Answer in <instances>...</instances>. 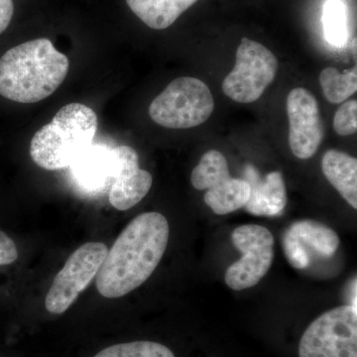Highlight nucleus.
<instances>
[{"label": "nucleus", "mask_w": 357, "mask_h": 357, "mask_svg": "<svg viewBox=\"0 0 357 357\" xmlns=\"http://www.w3.org/2000/svg\"><path fill=\"white\" fill-rule=\"evenodd\" d=\"M109 248L102 243H88L79 246L68 258L56 275L45 300L47 311L62 314L96 278Z\"/></svg>", "instance_id": "obj_7"}, {"label": "nucleus", "mask_w": 357, "mask_h": 357, "mask_svg": "<svg viewBox=\"0 0 357 357\" xmlns=\"http://www.w3.org/2000/svg\"><path fill=\"white\" fill-rule=\"evenodd\" d=\"M323 27L326 40L333 46H345L349 38L347 9L342 0H326L323 10Z\"/></svg>", "instance_id": "obj_19"}, {"label": "nucleus", "mask_w": 357, "mask_h": 357, "mask_svg": "<svg viewBox=\"0 0 357 357\" xmlns=\"http://www.w3.org/2000/svg\"><path fill=\"white\" fill-rule=\"evenodd\" d=\"M333 128L338 135L347 136L357 130V102L349 100L342 103L335 112Z\"/></svg>", "instance_id": "obj_21"}, {"label": "nucleus", "mask_w": 357, "mask_h": 357, "mask_svg": "<svg viewBox=\"0 0 357 357\" xmlns=\"http://www.w3.org/2000/svg\"><path fill=\"white\" fill-rule=\"evenodd\" d=\"M321 169L340 196L357 208V160L344 152L328 150L324 155Z\"/></svg>", "instance_id": "obj_13"}, {"label": "nucleus", "mask_w": 357, "mask_h": 357, "mask_svg": "<svg viewBox=\"0 0 357 357\" xmlns=\"http://www.w3.org/2000/svg\"><path fill=\"white\" fill-rule=\"evenodd\" d=\"M289 144L297 158H312L324 137L319 103L311 91L296 88L287 98Z\"/></svg>", "instance_id": "obj_9"}, {"label": "nucleus", "mask_w": 357, "mask_h": 357, "mask_svg": "<svg viewBox=\"0 0 357 357\" xmlns=\"http://www.w3.org/2000/svg\"><path fill=\"white\" fill-rule=\"evenodd\" d=\"M319 83L326 100L332 103L344 102L357 91L356 66L340 74L337 69L328 67L321 70Z\"/></svg>", "instance_id": "obj_18"}, {"label": "nucleus", "mask_w": 357, "mask_h": 357, "mask_svg": "<svg viewBox=\"0 0 357 357\" xmlns=\"http://www.w3.org/2000/svg\"><path fill=\"white\" fill-rule=\"evenodd\" d=\"M250 197V185L244 178H223L206 190L204 203L213 213L223 215L244 208Z\"/></svg>", "instance_id": "obj_15"}, {"label": "nucleus", "mask_w": 357, "mask_h": 357, "mask_svg": "<svg viewBox=\"0 0 357 357\" xmlns=\"http://www.w3.org/2000/svg\"><path fill=\"white\" fill-rule=\"evenodd\" d=\"M69 68V59L49 39L18 45L0 58V96L20 103L41 102L57 91Z\"/></svg>", "instance_id": "obj_2"}, {"label": "nucleus", "mask_w": 357, "mask_h": 357, "mask_svg": "<svg viewBox=\"0 0 357 357\" xmlns=\"http://www.w3.org/2000/svg\"><path fill=\"white\" fill-rule=\"evenodd\" d=\"M75 182L86 191L98 192L112 185L114 156L110 148L93 145L69 167Z\"/></svg>", "instance_id": "obj_12"}, {"label": "nucleus", "mask_w": 357, "mask_h": 357, "mask_svg": "<svg viewBox=\"0 0 357 357\" xmlns=\"http://www.w3.org/2000/svg\"><path fill=\"white\" fill-rule=\"evenodd\" d=\"M277 69L278 61L269 49L243 38L237 48L236 66L223 81V93L236 102H255L274 81Z\"/></svg>", "instance_id": "obj_6"}, {"label": "nucleus", "mask_w": 357, "mask_h": 357, "mask_svg": "<svg viewBox=\"0 0 357 357\" xmlns=\"http://www.w3.org/2000/svg\"><path fill=\"white\" fill-rule=\"evenodd\" d=\"M198 0H126L131 11L148 27L163 30Z\"/></svg>", "instance_id": "obj_14"}, {"label": "nucleus", "mask_w": 357, "mask_h": 357, "mask_svg": "<svg viewBox=\"0 0 357 357\" xmlns=\"http://www.w3.org/2000/svg\"><path fill=\"white\" fill-rule=\"evenodd\" d=\"M93 357H175V354L159 342L138 340L110 345Z\"/></svg>", "instance_id": "obj_20"}, {"label": "nucleus", "mask_w": 357, "mask_h": 357, "mask_svg": "<svg viewBox=\"0 0 357 357\" xmlns=\"http://www.w3.org/2000/svg\"><path fill=\"white\" fill-rule=\"evenodd\" d=\"M98 126V116L91 107L79 102L64 105L33 136V162L48 171L69 168L93 144Z\"/></svg>", "instance_id": "obj_3"}, {"label": "nucleus", "mask_w": 357, "mask_h": 357, "mask_svg": "<svg viewBox=\"0 0 357 357\" xmlns=\"http://www.w3.org/2000/svg\"><path fill=\"white\" fill-rule=\"evenodd\" d=\"M229 176L227 158L220 151L210 150L202 157L198 166L192 170L191 182L195 189L203 191Z\"/></svg>", "instance_id": "obj_17"}, {"label": "nucleus", "mask_w": 357, "mask_h": 357, "mask_svg": "<svg viewBox=\"0 0 357 357\" xmlns=\"http://www.w3.org/2000/svg\"><path fill=\"white\" fill-rule=\"evenodd\" d=\"M300 357H357V310L335 307L307 326L300 340Z\"/></svg>", "instance_id": "obj_5"}, {"label": "nucleus", "mask_w": 357, "mask_h": 357, "mask_svg": "<svg viewBox=\"0 0 357 357\" xmlns=\"http://www.w3.org/2000/svg\"><path fill=\"white\" fill-rule=\"evenodd\" d=\"M244 180L250 185V197L244 208L255 215L278 217L287 206L285 183L280 172H271L260 178L255 167L248 165Z\"/></svg>", "instance_id": "obj_11"}, {"label": "nucleus", "mask_w": 357, "mask_h": 357, "mask_svg": "<svg viewBox=\"0 0 357 357\" xmlns=\"http://www.w3.org/2000/svg\"><path fill=\"white\" fill-rule=\"evenodd\" d=\"M13 13V0H0V34L6 31L10 24Z\"/></svg>", "instance_id": "obj_24"}, {"label": "nucleus", "mask_w": 357, "mask_h": 357, "mask_svg": "<svg viewBox=\"0 0 357 357\" xmlns=\"http://www.w3.org/2000/svg\"><path fill=\"white\" fill-rule=\"evenodd\" d=\"M231 239L243 255L227 268L225 283L234 291L255 287L273 263L274 237L261 225H244L232 231Z\"/></svg>", "instance_id": "obj_8"}, {"label": "nucleus", "mask_w": 357, "mask_h": 357, "mask_svg": "<svg viewBox=\"0 0 357 357\" xmlns=\"http://www.w3.org/2000/svg\"><path fill=\"white\" fill-rule=\"evenodd\" d=\"M170 227L162 213H141L126 225L96 275L102 297L116 299L139 288L158 266L168 245Z\"/></svg>", "instance_id": "obj_1"}, {"label": "nucleus", "mask_w": 357, "mask_h": 357, "mask_svg": "<svg viewBox=\"0 0 357 357\" xmlns=\"http://www.w3.org/2000/svg\"><path fill=\"white\" fill-rule=\"evenodd\" d=\"M215 109L210 89L197 77H182L167 86L149 107L152 121L163 128H196L210 119Z\"/></svg>", "instance_id": "obj_4"}, {"label": "nucleus", "mask_w": 357, "mask_h": 357, "mask_svg": "<svg viewBox=\"0 0 357 357\" xmlns=\"http://www.w3.org/2000/svg\"><path fill=\"white\" fill-rule=\"evenodd\" d=\"M283 248L289 263L294 268L303 270L309 266L310 258L304 244L301 243L289 230L284 234Z\"/></svg>", "instance_id": "obj_22"}, {"label": "nucleus", "mask_w": 357, "mask_h": 357, "mask_svg": "<svg viewBox=\"0 0 357 357\" xmlns=\"http://www.w3.org/2000/svg\"><path fill=\"white\" fill-rule=\"evenodd\" d=\"M114 177L109 194V203L119 211H128L140 203L153 184L151 174L139 167V157L132 147L112 148Z\"/></svg>", "instance_id": "obj_10"}, {"label": "nucleus", "mask_w": 357, "mask_h": 357, "mask_svg": "<svg viewBox=\"0 0 357 357\" xmlns=\"http://www.w3.org/2000/svg\"><path fill=\"white\" fill-rule=\"evenodd\" d=\"M18 258L15 243L6 232L0 230V266L13 264Z\"/></svg>", "instance_id": "obj_23"}, {"label": "nucleus", "mask_w": 357, "mask_h": 357, "mask_svg": "<svg viewBox=\"0 0 357 357\" xmlns=\"http://www.w3.org/2000/svg\"><path fill=\"white\" fill-rule=\"evenodd\" d=\"M289 231L302 244L314 249L319 255L332 257L340 246L335 230L314 220H300L289 227Z\"/></svg>", "instance_id": "obj_16"}]
</instances>
